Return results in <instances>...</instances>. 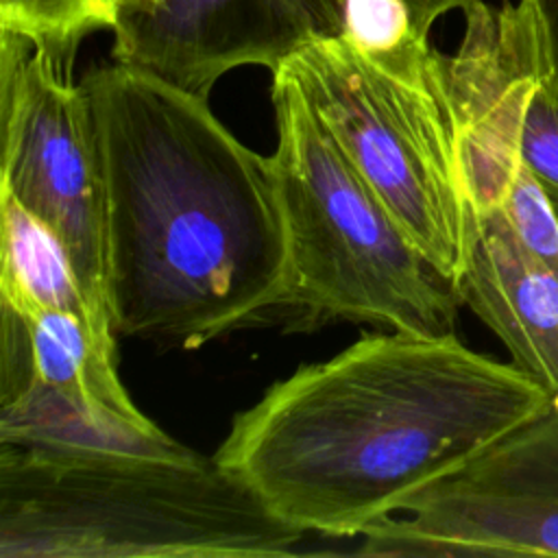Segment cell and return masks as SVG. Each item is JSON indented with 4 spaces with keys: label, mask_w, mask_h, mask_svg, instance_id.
Segmentation results:
<instances>
[{
    "label": "cell",
    "mask_w": 558,
    "mask_h": 558,
    "mask_svg": "<svg viewBox=\"0 0 558 558\" xmlns=\"http://www.w3.org/2000/svg\"><path fill=\"white\" fill-rule=\"evenodd\" d=\"M549 408L534 377L456 331L386 329L275 381L214 458L301 532L364 536Z\"/></svg>",
    "instance_id": "6da1fadb"
},
{
    "label": "cell",
    "mask_w": 558,
    "mask_h": 558,
    "mask_svg": "<svg viewBox=\"0 0 558 558\" xmlns=\"http://www.w3.org/2000/svg\"><path fill=\"white\" fill-rule=\"evenodd\" d=\"M105 168L113 333L196 349L290 303L268 157L209 109L122 63L81 78Z\"/></svg>",
    "instance_id": "7a4b0ae2"
},
{
    "label": "cell",
    "mask_w": 558,
    "mask_h": 558,
    "mask_svg": "<svg viewBox=\"0 0 558 558\" xmlns=\"http://www.w3.org/2000/svg\"><path fill=\"white\" fill-rule=\"evenodd\" d=\"M303 534L192 449L0 445L2 558L283 556Z\"/></svg>",
    "instance_id": "3957f363"
},
{
    "label": "cell",
    "mask_w": 558,
    "mask_h": 558,
    "mask_svg": "<svg viewBox=\"0 0 558 558\" xmlns=\"http://www.w3.org/2000/svg\"><path fill=\"white\" fill-rule=\"evenodd\" d=\"M270 74L277 146L268 161L288 246V307L307 325L456 331V286L421 253L301 89Z\"/></svg>",
    "instance_id": "277c9868"
},
{
    "label": "cell",
    "mask_w": 558,
    "mask_h": 558,
    "mask_svg": "<svg viewBox=\"0 0 558 558\" xmlns=\"http://www.w3.org/2000/svg\"><path fill=\"white\" fill-rule=\"evenodd\" d=\"M272 72L301 89L421 253L456 286L466 190L442 52L421 37L375 52L338 33L307 41Z\"/></svg>",
    "instance_id": "5b68a950"
},
{
    "label": "cell",
    "mask_w": 558,
    "mask_h": 558,
    "mask_svg": "<svg viewBox=\"0 0 558 558\" xmlns=\"http://www.w3.org/2000/svg\"><path fill=\"white\" fill-rule=\"evenodd\" d=\"M0 122V192L57 233L87 296L109 316L107 187L87 96L48 52L4 31Z\"/></svg>",
    "instance_id": "8992f818"
},
{
    "label": "cell",
    "mask_w": 558,
    "mask_h": 558,
    "mask_svg": "<svg viewBox=\"0 0 558 558\" xmlns=\"http://www.w3.org/2000/svg\"><path fill=\"white\" fill-rule=\"evenodd\" d=\"M464 35L442 54L460 124L464 190L486 196L521 159L558 216V70L532 0H471Z\"/></svg>",
    "instance_id": "52a82bcc"
},
{
    "label": "cell",
    "mask_w": 558,
    "mask_h": 558,
    "mask_svg": "<svg viewBox=\"0 0 558 558\" xmlns=\"http://www.w3.org/2000/svg\"><path fill=\"white\" fill-rule=\"evenodd\" d=\"M111 59L209 98L231 70H277L323 35L342 33L338 0H157L122 11Z\"/></svg>",
    "instance_id": "ba28073f"
},
{
    "label": "cell",
    "mask_w": 558,
    "mask_h": 558,
    "mask_svg": "<svg viewBox=\"0 0 558 558\" xmlns=\"http://www.w3.org/2000/svg\"><path fill=\"white\" fill-rule=\"evenodd\" d=\"M456 290L558 410V272L525 248L497 205L466 198Z\"/></svg>",
    "instance_id": "9c48e42d"
},
{
    "label": "cell",
    "mask_w": 558,
    "mask_h": 558,
    "mask_svg": "<svg viewBox=\"0 0 558 558\" xmlns=\"http://www.w3.org/2000/svg\"><path fill=\"white\" fill-rule=\"evenodd\" d=\"M371 556L558 558V499L442 477L364 534Z\"/></svg>",
    "instance_id": "30bf717a"
},
{
    "label": "cell",
    "mask_w": 558,
    "mask_h": 558,
    "mask_svg": "<svg viewBox=\"0 0 558 558\" xmlns=\"http://www.w3.org/2000/svg\"><path fill=\"white\" fill-rule=\"evenodd\" d=\"M0 390L37 379L116 427L153 438L166 436L122 386L113 336L65 312H15L7 305H0Z\"/></svg>",
    "instance_id": "8fae6325"
},
{
    "label": "cell",
    "mask_w": 558,
    "mask_h": 558,
    "mask_svg": "<svg viewBox=\"0 0 558 558\" xmlns=\"http://www.w3.org/2000/svg\"><path fill=\"white\" fill-rule=\"evenodd\" d=\"M0 305L15 312H65L116 336L111 318L87 296L72 257L52 229L0 192Z\"/></svg>",
    "instance_id": "7c38bea8"
},
{
    "label": "cell",
    "mask_w": 558,
    "mask_h": 558,
    "mask_svg": "<svg viewBox=\"0 0 558 558\" xmlns=\"http://www.w3.org/2000/svg\"><path fill=\"white\" fill-rule=\"evenodd\" d=\"M447 477L475 488L558 499V410L549 408Z\"/></svg>",
    "instance_id": "4fadbf2b"
},
{
    "label": "cell",
    "mask_w": 558,
    "mask_h": 558,
    "mask_svg": "<svg viewBox=\"0 0 558 558\" xmlns=\"http://www.w3.org/2000/svg\"><path fill=\"white\" fill-rule=\"evenodd\" d=\"M153 2L157 0H0V31L31 41L70 72L87 35L113 31L122 11Z\"/></svg>",
    "instance_id": "5bb4252c"
},
{
    "label": "cell",
    "mask_w": 558,
    "mask_h": 558,
    "mask_svg": "<svg viewBox=\"0 0 558 558\" xmlns=\"http://www.w3.org/2000/svg\"><path fill=\"white\" fill-rule=\"evenodd\" d=\"M497 205L519 240L558 272V216L527 166L517 159L497 183L488 205Z\"/></svg>",
    "instance_id": "9a60e30c"
},
{
    "label": "cell",
    "mask_w": 558,
    "mask_h": 558,
    "mask_svg": "<svg viewBox=\"0 0 558 558\" xmlns=\"http://www.w3.org/2000/svg\"><path fill=\"white\" fill-rule=\"evenodd\" d=\"M340 11L342 35L366 50H395L418 37L403 0H340Z\"/></svg>",
    "instance_id": "2e32d148"
},
{
    "label": "cell",
    "mask_w": 558,
    "mask_h": 558,
    "mask_svg": "<svg viewBox=\"0 0 558 558\" xmlns=\"http://www.w3.org/2000/svg\"><path fill=\"white\" fill-rule=\"evenodd\" d=\"M340 2V0H338ZM408 11H410V17H412V28L418 37L427 39L429 35V28L434 26V22L453 11V9H464L471 0H403Z\"/></svg>",
    "instance_id": "e0dca14e"
},
{
    "label": "cell",
    "mask_w": 558,
    "mask_h": 558,
    "mask_svg": "<svg viewBox=\"0 0 558 558\" xmlns=\"http://www.w3.org/2000/svg\"><path fill=\"white\" fill-rule=\"evenodd\" d=\"M532 4L538 13L551 61L558 70V0H532Z\"/></svg>",
    "instance_id": "ac0fdd59"
}]
</instances>
